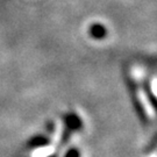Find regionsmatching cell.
Wrapping results in <instances>:
<instances>
[{
	"label": "cell",
	"instance_id": "52a82bcc",
	"mask_svg": "<svg viewBox=\"0 0 157 157\" xmlns=\"http://www.w3.org/2000/svg\"><path fill=\"white\" fill-rule=\"evenodd\" d=\"M48 157H57V155L55 154V155H50V156H48Z\"/></svg>",
	"mask_w": 157,
	"mask_h": 157
},
{
	"label": "cell",
	"instance_id": "7a4b0ae2",
	"mask_svg": "<svg viewBox=\"0 0 157 157\" xmlns=\"http://www.w3.org/2000/svg\"><path fill=\"white\" fill-rule=\"evenodd\" d=\"M130 95H132V102H133V106H134V109L137 117L140 119V121L142 124H148L149 122V117H148V113H147V109L143 102L141 100L140 94H139V91L136 89L135 84L130 83Z\"/></svg>",
	"mask_w": 157,
	"mask_h": 157
},
{
	"label": "cell",
	"instance_id": "6da1fadb",
	"mask_svg": "<svg viewBox=\"0 0 157 157\" xmlns=\"http://www.w3.org/2000/svg\"><path fill=\"white\" fill-rule=\"evenodd\" d=\"M63 124H64V132L69 133L70 135L78 133L84 128V121L83 119L79 117L78 114L73 111L67 112L63 114L62 117Z\"/></svg>",
	"mask_w": 157,
	"mask_h": 157
},
{
	"label": "cell",
	"instance_id": "277c9868",
	"mask_svg": "<svg viewBox=\"0 0 157 157\" xmlns=\"http://www.w3.org/2000/svg\"><path fill=\"white\" fill-rule=\"evenodd\" d=\"M51 143V140L49 136L44 134L34 135L27 142V147L29 149H40V148H44L48 147Z\"/></svg>",
	"mask_w": 157,
	"mask_h": 157
},
{
	"label": "cell",
	"instance_id": "5b68a950",
	"mask_svg": "<svg viewBox=\"0 0 157 157\" xmlns=\"http://www.w3.org/2000/svg\"><path fill=\"white\" fill-rule=\"evenodd\" d=\"M89 34L95 40H102L107 36V28L101 23H93L89 28Z\"/></svg>",
	"mask_w": 157,
	"mask_h": 157
},
{
	"label": "cell",
	"instance_id": "8992f818",
	"mask_svg": "<svg viewBox=\"0 0 157 157\" xmlns=\"http://www.w3.org/2000/svg\"><path fill=\"white\" fill-rule=\"evenodd\" d=\"M64 157H82V154H80V150H79L78 148L71 147L64 154Z\"/></svg>",
	"mask_w": 157,
	"mask_h": 157
},
{
	"label": "cell",
	"instance_id": "3957f363",
	"mask_svg": "<svg viewBox=\"0 0 157 157\" xmlns=\"http://www.w3.org/2000/svg\"><path fill=\"white\" fill-rule=\"evenodd\" d=\"M142 91H143V93L146 95V99L148 101V104L150 105V107L152 108V111L155 112V114H157V95L152 91L150 83L148 80H146V79L142 80Z\"/></svg>",
	"mask_w": 157,
	"mask_h": 157
}]
</instances>
